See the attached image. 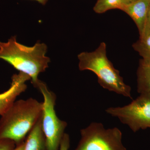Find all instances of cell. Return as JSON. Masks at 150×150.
I'll return each instance as SVG.
<instances>
[{"label":"cell","instance_id":"1","mask_svg":"<svg viewBox=\"0 0 150 150\" xmlns=\"http://www.w3.org/2000/svg\"><path fill=\"white\" fill-rule=\"evenodd\" d=\"M43 103L34 98L15 101L1 115L0 139L13 141L16 145L24 142L41 117Z\"/></svg>","mask_w":150,"mask_h":150},{"label":"cell","instance_id":"2","mask_svg":"<svg viewBox=\"0 0 150 150\" xmlns=\"http://www.w3.org/2000/svg\"><path fill=\"white\" fill-rule=\"evenodd\" d=\"M47 50L45 43H37L29 47L18 43L13 36L6 43L0 42V59L28 75L35 86L39 80L38 75L46 71L50 62L46 56Z\"/></svg>","mask_w":150,"mask_h":150},{"label":"cell","instance_id":"3","mask_svg":"<svg viewBox=\"0 0 150 150\" xmlns=\"http://www.w3.org/2000/svg\"><path fill=\"white\" fill-rule=\"evenodd\" d=\"M78 58L79 70L94 73L98 83L103 88L132 99L131 86L124 82L119 71L108 58L105 42H101L93 51L82 52Z\"/></svg>","mask_w":150,"mask_h":150},{"label":"cell","instance_id":"4","mask_svg":"<svg viewBox=\"0 0 150 150\" xmlns=\"http://www.w3.org/2000/svg\"><path fill=\"white\" fill-rule=\"evenodd\" d=\"M34 87L38 89L43 98L41 124L46 139V149L59 150L67 123L59 119L56 115V94L48 89L45 83L39 80Z\"/></svg>","mask_w":150,"mask_h":150},{"label":"cell","instance_id":"5","mask_svg":"<svg viewBox=\"0 0 150 150\" xmlns=\"http://www.w3.org/2000/svg\"><path fill=\"white\" fill-rule=\"evenodd\" d=\"M80 133L81 139L74 150H126L122 132L117 127L106 129L102 123L93 122Z\"/></svg>","mask_w":150,"mask_h":150},{"label":"cell","instance_id":"6","mask_svg":"<svg viewBox=\"0 0 150 150\" xmlns=\"http://www.w3.org/2000/svg\"><path fill=\"white\" fill-rule=\"evenodd\" d=\"M105 111L118 118L134 132L150 128V92L140 94L136 99L125 106L109 107Z\"/></svg>","mask_w":150,"mask_h":150},{"label":"cell","instance_id":"7","mask_svg":"<svg viewBox=\"0 0 150 150\" xmlns=\"http://www.w3.org/2000/svg\"><path fill=\"white\" fill-rule=\"evenodd\" d=\"M29 80L31 79L28 75L21 72L12 77L10 88L0 93V115L15 101L17 96L26 90L27 86L25 83Z\"/></svg>","mask_w":150,"mask_h":150},{"label":"cell","instance_id":"8","mask_svg":"<svg viewBox=\"0 0 150 150\" xmlns=\"http://www.w3.org/2000/svg\"><path fill=\"white\" fill-rule=\"evenodd\" d=\"M150 4V0H138L130 4L123 6L121 9L134 22L139 30V37L144 32Z\"/></svg>","mask_w":150,"mask_h":150},{"label":"cell","instance_id":"9","mask_svg":"<svg viewBox=\"0 0 150 150\" xmlns=\"http://www.w3.org/2000/svg\"><path fill=\"white\" fill-rule=\"evenodd\" d=\"M24 150H47L41 117L28 135L25 141Z\"/></svg>","mask_w":150,"mask_h":150},{"label":"cell","instance_id":"10","mask_svg":"<svg viewBox=\"0 0 150 150\" xmlns=\"http://www.w3.org/2000/svg\"><path fill=\"white\" fill-rule=\"evenodd\" d=\"M137 74L138 92H150V59H140Z\"/></svg>","mask_w":150,"mask_h":150},{"label":"cell","instance_id":"11","mask_svg":"<svg viewBox=\"0 0 150 150\" xmlns=\"http://www.w3.org/2000/svg\"><path fill=\"white\" fill-rule=\"evenodd\" d=\"M132 47L142 59H150V34L139 37V40L133 43Z\"/></svg>","mask_w":150,"mask_h":150},{"label":"cell","instance_id":"12","mask_svg":"<svg viewBox=\"0 0 150 150\" xmlns=\"http://www.w3.org/2000/svg\"><path fill=\"white\" fill-rule=\"evenodd\" d=\"M122 7L121 0H98L93 10L96 13L101 14L114 9L121 10Z\"/></svg>","mask_w":150,"mask_h":150},{"label":"cell","instance_id":"13","mask_svg":"<svg viewBox=\"0 0 150 150\" xmlns=\"http://www.w3.org/2000/svg\"><path fill=\"white\" fill-rule=\"evenodd\" d=\"M16 146L13 141L7 139H0V150H13Z\"/></svg>","mask_w":150,"mask_h":150},{"label":"cell","instance_id":"14","mask_svg":"<svg viewBox=\"0 0 150 150\" xmlns=\"http://www.w3.org/2000/svg\"><path fill=\"white\" fill-rule=\"evenodd\" d=\"M70 146V139L69 134L65 133L60 144L59 150H69Z\"/></svg>","mask_w":150,"mask_h":150},{"label":"cell","instance_id":"15","mask_svg":"<svg viewBox=\"0 0 150 150\" xmlns=\"http://www.w3.org/2000/svg\"><path fill=\"white\" fill-rule=\"evenodd\" d=\"M150 34V4L148 10L147 15L146 19V23L144 29V32L142 36L139 37H142L146 35Z\"/></svg>","mask_w":150,"mask_h":150},{"label":"cell","instance_id":"16","mask_svg":"<svg viewBox=\"0 0 150 150\" xmlns=\"http://www.w3.org/2000/svg\"><path fill=\"white\" fill-rule=\"evenodd\" d=\"M138 0H121V4H122V6H124L128 5L137 1Z\"/></svg>","mask_w":150,"mask_h":150},{"label":"cell","instance_id":"17","mask_svg":"<svg viewBox=\"0 0 150 150\" xmlns=\"http://www.w3.org/2000/svg\"><path fill=\"white\" fill-rule=\"evenodd\" d=\"M25 142L16 145V146L13 150H24Z\"/></svg>","mask_w":150,"mask_h":150},{"label":"cell","instance_id":"18","mask_svg":"<svg viewBox=\"0 0 150 150\" xmlns=\"http://www.w3.org/2000/svg\"><path fill=\"white\" fill-rule=\"evenodd\" d=\"M33 1H36L38 2V3H40L43 5H45L47 3L48 0H33Z\"/></svg>","mask_w":150,"mask_h":150}]
</instances>
